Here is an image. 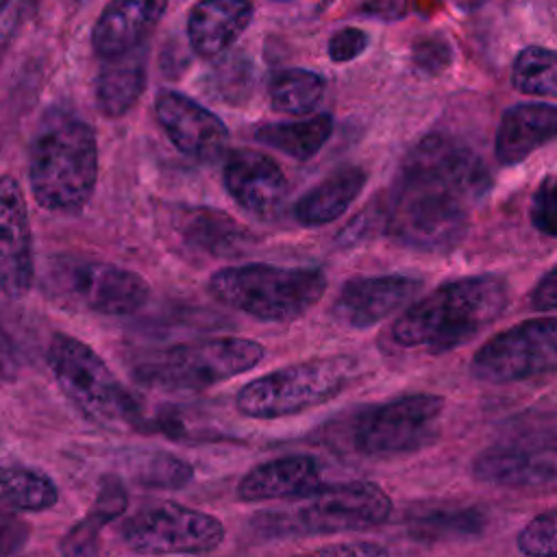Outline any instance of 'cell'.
Here are the masks:
<instances>
[{"mask_svg":"<svg viewBox=\"0 0 557 557\" xmlns=\"http://www.w3.org/2000/svg\"><path fill=\"white\" fill-rule=\"evenodd\" d=\"M320 485V463L311 455H283L250 468L237 483L244 503L294 500Z\"/></svg>","mask_w":557,"mask_h":557,"instance_id":"obj_20","label":"cell"},{"mask_svg":"<svg viewBox=\"0 0 557 557\" xmlns=\"http://www.w3.org/2000/svg\"><path fill=\"white\" fill-rule=\"evenodd\" d=\"M128 470L137 485L152 490H178L187 485L194 476V468L185 459L161 450L131 457Z\"/></svg>","mask_w":557,"mask_h":557,"instance_id":"obj_30","label":"cell"},{"mask_svg":"<svg viewBox=\"0 0 557 557\" xmlns=\"http://www.w3.org/2000/svg\"><path fill=\"white\" fill-rule=\"evenodd\" d=\"M250 0H198L187 15V39L202 59L222 54L252 20Z\"/></svg>","mask_w":557,"mask_h":557,"instance_id":"obj_21","label":"cell"},{"mask_svg":"<svg viewBox=\"0 0 557 557\" xmlns=\"http://www.w3.org/2000/svg\"><path fill=\"white\" fill-rule=\"evenodd\" d=\"M146 59V44L131 52L102 59V67L96 76L94 87L96 104L102 115L122 117L137 104L139 96L144 94L148 76Z\"/></svg>","mask_w":557,"mask_h":557,"instance_id":"obj_23","label":"cell"},{"mask_svg":"<svg viewBox=\"0 0 557 557\" xmlns=\"http://www.w3.org/2000/svg\"><path fill=\"white\" fill-rule=\"evenodd\" d=\"M422 281L407 274H374L348 278L333 305L331 315L346 329H370L409 302Z\"/></svg>","mask_w":557,"mask_h":557,"instance_id":"obj_16","label":"cell"},{"mask_svg":"<svg viewBox=\"0 0 557 557\" xmlns=\"http://www.w3.org/2000/svg\"><path fill=\"white\" fill-rule=\"evenodd\" d=\"M555 137L557 107L546 102H520L503 113L496 131L494 152L498 163L516 165Z\"/></svg>","mask_w":557,"mask_h":557,"instance_id":"obj_22","label":"cell"},{"mask_svg":"<svg viewBox=\"0 0 557 557\" xmlns=\"http://www.w3.org/2000/svg\"><path fill=\"white\" fill-rule=\"evenodd\" d=\"M222 183L235 205L259 220H270L289 189L281 165L252 148H235L224 154Z\"/></svg>","mask_w":557,"mask_h":557,"instance_id":"obj_15","label":"cell"},{"mask_svg":"<svg viewBox=\"0 0 557 557\" xmlns=\"http://www.w3.org/2000/svg\"><path fill=\"white\" fill-rule=\"evenodd\" d=\"M529 305L535 311L557 309V265L535 283V287L529 294Z\"/></svg>","mask_w":557,"mask_h":557,"instance_id":"obj_37","label":"cell"},{"mask_svg":"<svg viewBox=\"0 0 557 557\" xmlns=\"http://www.w3.org/2000/svg\"><path fill=\"white\" fill-rule=\"evenodd\" d=\"M46 294L63 307L98 315H133L150 298L141 274L94 259L57 257L44 276Z\"/></svg>","mask_w":557,"mask_h":557,"instance_id":"obj_9","label":"cell"},{"mask_svg":"<svg viewBox=\"0 0 557 557\" xmlns=\"http://www.w3.org/2000/svg\"><path fill=\"white\" fill-rule=\"evenodd\" d=\"M450 46L440 39V37H426V39H420L413 44V50H411V61L413 65L433 76V74H440L442 70L448 67L450 63Z\"/></svg>","mask_w":557,"mask_h":557,"instance_id":"obj_34","label":"cell"},{"mask_svg":"<svg viewBox=\"0 0 557 557\" xmlns=\"http://www.w3.org/2000/svg\"><path fill=\"white\" fill-rule=\"evenodd\" d=\"M509 305L507 281L494 274L446 281L392 324L396 344L446 352L492 326Z\"/></svg>","mask_w":557,"mask_h":557,"instance_id":"obj_3","label":"cell"},{"mask_svg":"<svg viewBox=\"0 0 557 557\" xmlns=\"http://www.w3.org/2000/svg\"><path fill=\"white\" fill-rule=\"evenodd\" d=\"M22 15H24V0H0V54L9 46Z\"/></svg>","mask_w":557,"mask_h":557,"instance_id":"obj_38","label":"cell"},{"mask_svg":"<svg viewBox=\"0 0 557 557\" xmlns=\"http://www.w3.org/2000/svg\"><path fill=\"white\" fill-rule=\"evenodd\" d=\"M17 368H20V363L15 359L13 346L0 326V383L13 381L17 376Z\"/></svg>","mask_w":557,"mask_h":557,"instance_id":"obj_40","label":"cell"},{"mask_svg":"<svg viewBox=\"0 0 557 557\" xmlns=\"http://www.w3.org/2000/svg\"><path fill=\"white\" fill-rule=\"evenodd\" d=\"M172 228L183 246L215 259H235L255 246V235L244 224L211 207H178Z\"/></svg>","mask_w":557,"mask_h":557,"instance_id":"obj_19","label":"cell"},{"mask_svg":"<svg viewBox=\"0 0 557 557\" xmlns=\"http://www.w3.org/2000/svg\"><path fill=\"white\" fill-rule=\"evenodd\" d=\"M368 46V37L361 28L355 26H346L337 33H333V37L329 39L326 52L331 57V61L335 63H348L352 59H357Z\"/></svg>","mask_w":557,"mask_h":557,"instance_id":"obj_35","label":"cell"},{"mask_svg":"<svg viewBox=\"0 0 557 557\" xmlns=\"http://www.w3.org/2000/svg\"><path fill=\"white\" fill-rule=\"evenodd\" d=\"M557 372V315L518 322L474 352L470 374L483 383H516Z\"/></svg>","mask_w":557,"mask_h":557,"instance_id":"obj_12","label":"cell"},{"mask_svg":"<svg viewBox=\"0 0 557 557\" xmlns=\"http://www.w3.org/2000/svg\"><path fill=\"white\" fill-rule=\"evenodd\" d=\"M483 529V516L476 509H444L429 511L411 520V533L420 540L470 537Z\"/></svg>","mask_w":557,"mask_h":557,"instance_id":"obj_31","label":"cell"},{"mask_svg":"<svg viewBox=\"0 0 557 557\" xmlns=\"http://www.w3.org/2000/svg\"><path fill=\"white\" fill-rule=\"evenodd\" d=\"M487 189L490 172L470 148L444 135H426L400 163L383 228L411 250H450L468 231L470 207Z\"/></svg>","mask_w":557,"mask_h":557,"instance_id":"obj_1","label":"cell"},{"mask_svg":"<svg viewBox=\"0 0 557 557\" xmlns=\"http://www.w3.org/2000/svg\"><path fill=\"white\" fill-rule=\"evenodd\" d=\"M59 503L57 483L37 468L0 463V505L13 511L39 513Z\"/></svg>","mask_w":557,"mask_h":557,"instance_id":"obj_26","label":"cell"},{"mask_svg":"<svg viewBox=\"0 0 557 557\" xmlns=\"http://www.w3.org/2000/svg\"><path fill=\"white\" fill-rule=\"evenodd\" d=\"M366 172L359 165H346L313 185L294 205V218L300 226L315 228L335 222L357 200L366 185Z\"/></svg>","mask_w":557,"mask_h":557,"instance_id":"obj_24","label":"cell"},{"mask_svg":"<svg viewBox=\"0 0 557 557\" xmlns=\"http://www.w3.org/2000/svg\"><path fill=\"white\" fill-rule=\"evenodd\" d=\"M30 537L28 524L13 513V509H0V555L20 553Z\"/></svg>","mask_w":557,"mask_h":557,"instance_id":"obj_36","label":"cell"},{"mask_svg":"<svg viewBox=\"0 0 557 557\" xmlns=\"http://www.w3.org/2000/svg\"><path fill=\"white\" fill-rule=\"evenodd\" d=\"M481 2H483V0H457V4H459V7H463L466 11H468V9H474V7H479Z\"/></svg>","mask_w":557,"mask_h":557,"instance_id":"obj_41","label":"cell"},{"mask_svg":"<svg viewBox=\"0 0 557 557\" xmlns=\"http://www.w3.org/2000/svg\"><path fill=\"white\" fill-rule=\"evenodd\" d=\"M472 474L492 485L531 487L557 481V442H513L483 450Z\"/></svg>","mask_w":557,"mask_h":557,"instance_id":"obj_17","label":"cell"},{"mask_svg":"<svg viewBox=\"0 0 557 557\" xmlns=\"http://www.w3.org/2000/svg\"><path fill=\"white\" fill-rule=\"evenodd\" d=\"M224 524L200 509L172 500L144 505L120 524V537L139 555H200L224 542Z\"/></svg>","mask_w":557,"mask_h":557,"instance_id":"obj_11","label":"cell"},{"mask_svg":"<svg viewBox=\"0 0 557 557\" xmlns=\"http://www.w3.org/2000/svg\"><path fill=\"white\" fill-rule=\"evenodd\" d=\"M529 218L540 233L548 237H557V174H548L535 187Z\"/></svg>","mask_w":557,"mask_h":557,"instance_id":"obj_33","label":"cell"},{"mask_svg":"<svg viewBox=\"0 0 557 557\" xmlns=\"http://www.w3.org/2000/svg\"><path fill=\"white\" fill-rule=\"evenodd\" d=\"M35 285V255L28 207L15 176H0V292L13 300Z\"/></svg>","mask_w":557,"mask_h":557,"instance_id":"obj_14","label":"cell"},{"mask_svg":"<svg viewBox=\"0 0 557 557\" xmlns=\"http://www.w3.org/2000/svg\"><path fill=\"white\" fill-rule=\"evenodd\" d=\"M168 9V0H109L91 30L100 59L131 52L146 44Z\"/></svg>","mask_w":557,"mask_h":557,"instance_id":"obj_18","label":"cell"},{"mask_svg":"<svg viewBox=\"0 0 557 557\" xmlns=\"http://www.w3.org/2000/svg\"><path fill=\"white\" fill-rule=\"evenodd\" d=\"M126 503H128V496H126L124 485L115 476L104 481V485L98 494L96 507L63 537L59 548L63 553H72V555L94 553L100 529L109 520H115L126 509Z\"/></svg>","mask_w":557,"mask_h":557,"instance_id":"obj_28","label":"cell"},{"mask_svg":"<svg viewBox=\"0 0 557 557\" xmlns=\"http://www.w3.org/2000/svg\"><path fill=\"white\" fill-rule=\"evenodd\" d=\"M442 413V396L407 394L361 411L350 440L355 450L368 457L418 453L437 440Z\"/></svg>","mask_w":557,"mask_h":557,"instance_id":"obj_10","label":"cell"},{"mask_svg":"<svg viewBox=\"0 0 557 557\" xmlns=\"http://www.w3.org/2000/svg\"><path fill=\"white\" fill-rule=\"evenodd\" d=\"M46 359L57 385L85 418L111 431H150L141 403L89 344L54 333Z\"/></svg>","mask_w":557,"mask_h":557,"instance_id":"obj_4","label":"cell"},{"mask_svg":"<svg viewBox=\"0 0 557 557\" xmlns=\"http://www.w3.org/2000/svg\"><path fill=\"white\" fill-rule=\"evenodd\" d=\"M511 83L522 94L557 98V52L540 46L524 48L513 61Z\"/></svg>","mask_w":557,"mask_h":557,"instance_id":"obj_29","label":"cell"},{"mask_svg":"<svg viewBox=\"0 0 557 557\" xmlns=\"http://www.w3.org/2000/svg\"><path fill=\"white\" fill-rule=\"evenodd\" d=\"M518 548L524 555H557V507L537 513L518 533Z\"/></svg>","mask_w":557,"mask_h":557,"instance_id":"obj_32","label":"cell"},{"mask_svg":"<svg viewBox=\"0 0 557 557\" xmlns=\"http://www.w3.org/2000/svg\"><path fill=\"white\" fill-rule=\"evenodd\" d=\"M98 183V139L89 122L67 109L41 115L28 146L35 202L57 215L81 213Z\"/></svg>","mask_w":557,"mask_h":557,"instance_id":"obj_2","label":"cell"},{"mask_svg":"<svg viewBox=\"0 0 557 557\" xmlns=\"http://www.w3.org/2000/svg\"><path fill=\"white\" fill-rule=\"evenodd\" d=\"M211 296L261 322L302 318L326 292L320 268H281L270 263L226 265L209 278Z\"/></svg>","mask_w":557,"mask_h":557,"instance_id":"obj_6","label":"cell"},{"mask_svg":"<svg viewBox=\"0 0 557 557\" xmlns=\"http://www.w3.org/2000/svg\"><path fill=\"white\" fill-rule=\"evenodd\" d=\"M268 96L276 113L309 115L324 96V78L302 67L281 70L272 76Z\"/></svg>","mask_w":557,"mask_h":557,"instance_id":"obj_27","label":"cell"},{"mask_svg":"<svg viewBox=\"0 0 557 557\" xmlns=\"http://www.w3.org/2000/svg\"><path fill=\"white\" fill-rule=\"evenodd\" d=\"M392 513V498L372 481H346L318 485L294 498L287 507L261 511L252 518L255 529L268 537L329 535L366 531L383 524Z\"/></svg>","mask_w":557,"mask_h":557,"instance_id":"obj_5","label":"cell"},{"mask_svg":"<svg viewBox=\"0 0 557 557\" xmlns=\"http://www.w3.org/2000/svg\"><path fill=\"white\" fill-rule=\"evenodd\" d=\"M265 348L246 337H205L161 350L137 366L135 379L150 389L202 392L261 363Z\"/></svg>","mask_w":557,"mask_h":557,"instance_id":"obj_8","label":"cell"},{"mask_svg":"<svg viewBox=\"0 0 557 557\" xmlns=\"http://www.w3.org/2000/svg\"><path fill=\"white\" fill-rule=\"evenodd\" d=\"M357 361L348 355L313 357L265 372L239 387L235 407L255 420L292 418L329 403L355 379Z\"/></svg>","mask_w":557,"mask_h":557,"instance_id":"obj_7","label":"cell"},{"mask_svg":"<svg viewBox=\"0 0 557 557\" xmlns=\"http://www.w3.org/2000/svg\"><path fill=\"white\" fill-rule=\"evenodd\" d=\"M333 120L326 113L300 117L294 122H263L252 135L259 144L270 146L296 161L311 159L331 137Z\"/></svg>","mask_w":557,"mask_h":557,"instance_id":"obj_25","label":"cell"},{"mask_svg":"<svg viewBox=\"0 0 557 557\" xmlns=\"http://www.w3.org/2000/svg\"><path fill=\"white\" fill-rule=\"evenodd\" d=\"M154 115L168 139L178 152L200 163L224 159L228 148L226 124L207 107L181 91H159L154 98Z\"/></svg>","mask_w":557,"mask_h":557,"instance_id":"obj_13","label":"cell"},{"mask_svg":"<svg viewBox=\"0 0 557 557\" xmlns=\"http://www.w3.org/2000/svg\"><path fill=\"white\" fill-rule=\"evenodd\" d=\"M278 2H285V0H278Z\"/></svg>","mask_w":557,"mask_h":557,"instance_id":"obj_42","label":"cell"},{"mask_svg":"<svg viewBox=\"0 0 557 557\" xmlns=\"http://www.w3.org/2000/svg\"><path fill=\"white\" fill-rule=\"evenodd\" d=\"M315 555H359V557H370V555H385L387 548L374 542H342V544H329V546H320L313 550Z\"/></svg>","mask_w":557,"mask_h":557,"instance_id":"obj_39","label":"cell"}]
</instances>
